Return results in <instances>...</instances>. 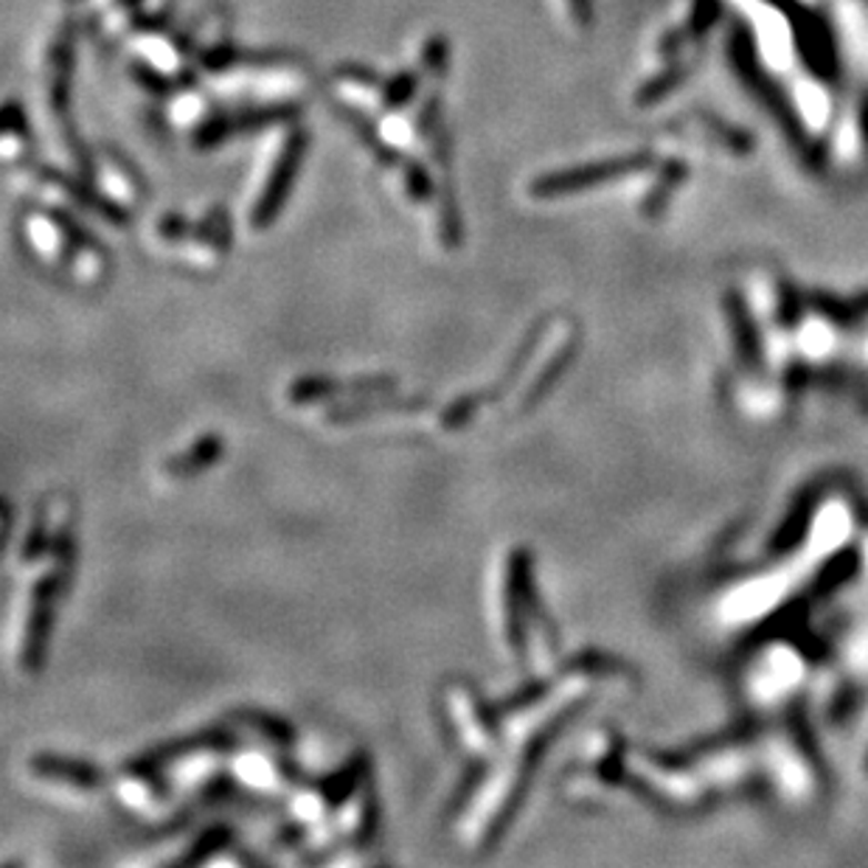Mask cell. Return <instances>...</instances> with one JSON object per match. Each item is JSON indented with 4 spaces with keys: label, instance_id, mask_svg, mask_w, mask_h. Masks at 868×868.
I'll return each mask as SVG.
<instances>
[{
    "label": "cell",
    "instance_id": "1",
    "mask_svg": "<svg viewBox=\"0 0 868 868\" xmlns=\"http://www.w3.org/2000/svg\"><path fill=\"white\" fill-rule=\"evenodd\" d=\"M444 714L453 737L475 756H486L501 743V714L478 695L473 683L453 680L444 686Z\"/></svg>",
    "mask_w": 868,
    "mask_h": 868
},
{
    "label": "cell",
    "instance_id": "2",
    "mask_svg": "<svg viewBox=\"0 0 868 868\" xmlns=\"http://www.w3.org/2000/svg\"><path fill=\"white\" fill-rule=\"evenodd\" d=\"M306 144H310V135L304 130H293L284 141L282 152L273 161V169L268 174V183H264L262 194H259L256 205L251 211V225L256 231H264L276 222L279 211H282L284 200H287L290 186L295 183V174H299L301 161H304Z\"/></svg>",
    "mask_w": 868,
    "mask_h": 868
},
{
    "label": "cell",
    "instance_id": "3",
    "mask_svg": "<svg viewBox=\"0 0 868 868\" xmlns=\"http://www.w3.org/2000/svg\"><path fill=\"white\" fill-rule=\"evenodd\" d=\"M68 587V579L60 571L51 568L49 574L40 576L31 591V607L29 618H26L23 633V653H20V666L26 672L40 669L42 658H46V647H49L51 624H54V607L60 593Z\"/></svg>",
    "mask_w": 868,
    "mask_h": 868
},
{
    "label": "cell",
    "instance_id": "4",
    "mask_svg": "<svg viewBox=\"0 0 868 868\" xmlns=\"http://www.w3.org/2000/svg\"><path fill=\"white\" fill-rule=\"evenodd\" d=\"M532 585V559L526 548H512L504 579V635L515 658H526L528 649V616L526 593Z\"/></svg>",
    "mask_w": 868,
    "mask_h": 868
},
{
    "label": "cell",
    "instance_id": "5",
    "mask_svg": "<svg viewBox=\"0 0 868 868\" xmlns=\"http://www.w3.org/2000/svg\"><path fill=\"white\" fill-rule=\"evenodd\" d=\"M299 115V110L293 104H273V108H251V110H240V113L231 115H220V119L209 121L203 124V130L198 132V144L200 147H216L220 141L234 139L240 132H253L259 127L276 124V121H290Z\"/></svg>",
    "mask_w": 868,
    "mask_h": 868
},
{
    "label": "cell",
    "instance_id": "6",
    "mask_svg": "<svg viewBox=\"0 0 868 868\" xmlns=\"http://www.w3.org/2000/svg\"><path fill=\"white\" fill-rule=\"evenodd\" d=\"M396 388V377H388V374H380V377H360V380H326V377H304L299 383L290 385V402L295 405H310V402L317 400H332L337 394H363V396H374V394H388V391Z\"/></svg>",
    "mask_w": 868,
    "mask_h": 868
},
{
    "label": "cell",
    "instance_id": "7",
    "mask_svg": "<svg viewBox=\"0 0 868 868\" xmlns=\"http://www.w3.org/2000/svg\"><path fill=\"white\" fill-rule=\"evenodd\" d=\"M29 770L46 781H60V785L77 787V790H99L104 785V773L99 767L79 759H62L54 754L31 756Z\"/></svg>",
    "mask_w": 868,
    "mask_h": 868
},
{
    "label": "cell",
    "instance_id": "8",
    "mask_svg": "<svg viewBox=\"0 0 868 868\" xmlns=\"http://www.w3.org/2000/svg\"><path fill=\"white\" fill-rule=\"evenodd\" d=\"M420 411H431V402L422 400V396H405V400L383 396V400H363L354 402V405L330 407L326 422L330 425H352V422L372 420L374 414H420Z\"/></svg>",
    "mask_w": 868,
    "mask_h": 868
},
{
    "label": "cell",
    "instance_id": "9",
    "mask_svg": "<svg viewBox=\"0 0 868 868\" xmlns=\"http://www.w3.org/2000/svg\"><path fill=\"white\" fill-rule=\"evenodd\" d=\"M222 455V438L209 433V436H200L186 453H178L172 458H166L163 464V473L172 475V478H194L203 470H209L211 464Z\"/></svg>",
    "mask_w": 868,
    "mask_h": 868
},
{
    "label": "cell",
    "instance_id": "10",
    "mask_svg": "<svg viewBox=\"0 0 868 868\" xmlns=\"http://www.w3.org/2000/svg\"><path fill=\"white\" fill-rule=\"evenodd\" d=\"M231 723L248 725V728L256 730L259 737H264L268 743L276 745V748H290V745H293V728H290L282 717H273V714L256 711V708H236V711L231 714Z\"/></svg>",
    "mask_w": 868,
    "mask_h": 868
},
{
    "label": "cell",
    "instance_id": "11",
    "mask_svg": "<svg viewBox=\"0 0 868 868\" xmlns=\"http://www.w3.org/2000/svg\"><path fill=\"white\" fill-rule=\"evenodd\" d=\"M231 840H234V832L225 827V824H214V827L203 829L198 840L186 849V855L174 857L172 866H198V862L209 860L211 855L222 849H231Z\"/></svg>",
    "mask_w": 868,
    "mask_h": 868
},
{
    "label": "cell",
    "instance_id": "12",
    "mask_svg": "<svg viewBox=\"0 0 868 868\" xmlns=\"http://www.w3.org/2000/svg\"><path fill=\"white\" fill-rule=\"evenodd\" d=\"M571 349H574V343H571V341H565L563 346L557 349V354H554V357L548 360V363H545L543 369H539L537 380H534V383L528 385L526 396H523V405H521L523 411H528V407H534V405H537V402L543 400V394H545V391H548V388H552V385H554V380H557L559 374H563L565 363H568V357H571Z\"/></svg>",
    "mask_w": 868,
    "mask_h": 868
},
{
    "label": "cell",
    "instance_id": "13",
    "mask_svg": "<svg viewBox=\"0 0 868 868\" xmlns=\"http://www.w3.org/2000/svg\"><path fill=\"white\" fill-rule=\"evenodd\" d=\"M51 548V537H49V504L37 506L34 517L29 523V532L23 537V548H20V559L23 563H37L42 554Z\"/></svg>",
    "mask_w": 868,
    "mask_h": 868
},
{
    "label": "cell",
    "instance_id": "14",
    "mask_svg": "<svg viewBox=\"0 0 868 868\" xmlns=\"http://www.w3.org/2000/svg\"><path fill=\"white\" fill-rule=\"evenodd\" d=\"M548 692H552V680H534V683H528V686H523V689H517L515 695L504 697V700H497L495 708L501 717H515V714L528 711V708H532L534 703L543 700Z\"/></svg>",
    "mask_w": 868,
    "mask_h": 868
},
{
    "label": "cell",
    "instance_id": "15",
    "mask_svg": "<svg viewBox=\"0 0 868 868\" xmlns=\"http://www.w3.org/2000/svg\"><path fill=\"white\" fill-rule=\"evenodd\" d=\"M484 779H486V765H484V761H481V759H478V761H473V765H470L467 770H464L462 781H458V785H455L453 796H450V801H447V818H450V815H458L464 807H467L470 801H473V796L481 790V785H484Z\"/></svg>",
    "mask_w": 868,
    "mask_h": 868
},
{
    "label": "cell",
    "instance_id": "16",
    "mask_svg": "<svg viewBox=\"0 0 868 868\" xmlns=\"http://www.w3.org/2000/svg\"><path fill=\"white\" fill-rule=\"evenodd\" d=\"M486 391H478V394H467L462 396V400H455L453 405L447 407L442 414V420H438V425L444 427V431H458V427L467 425L470 420H473L475 414L481 411V405H486Z\"/></svg>",
    "mask_w": 868,
    "mask_h": 868
},
{
    "label": "cell",
    "instance_id": "17",
    "mask_svg": "<svg viewBox=\"0 0 868 868\" xmlns=\"http://www.w3.org/2000/svg\"><path fill=\"white\" fill-rule=\"evenodd\" d=\"M416 88H420V77H416V73H396L394 79H388V82L383 84L385 108H402V104H407L414 99Z\"/></svg>",
    "mask_w": 868,
    "mask_h": 868
},
{
    "label": "cell",
    "instance_id": "18",
    "mask_svg": "<svg viewBox=\"0 0 868 868\" xmlns=\"http://www.w3.org/2000/svg\"><path fill=\"white\" fill-rule=\"evenodd\" d=\"M402 178H405L407 194H411V198H414L416 203H425V200H431L433 183H431V178H427V172L420 166V163L405 161V166H402Z\"/></svg>",
    "mask_w": 868,
    "mask_h": 868
},
{
    "label": "cell",
    "instance_id": "19",
    "mask_svg": "<svg viewBox=\"0 0 868 868\" xmlns=\"http://www.w3.org/2000/svg\"><path fill=\"white\" fill-rule=\"evenodd\" d=\"M447 60H450V46L444 37H431L425 42V49H422V62H425V71L433 73V77H442L447 71Z\"/></svg>",
    "mask_w": 868,
    "mask_h": 868
},
{
    "label": "cell",
    "instance_id": "20",
    "mask_svg": "<svg viewBox=\"0 0 868 868\" xmlns=\"http://www.w3.org/2000/svg\"><path fill=\"white\" fill-rule=\"evenodd\" d=\"M132 73H135V79H141V84H144V88L155 90V93H166V90L172 88L166 79L158 77V73L152 71L150 65H141V62H135V65H132Z\"/></svg>",
    "mask_w": 868,
    "mask_h": 868
},
{
    "label": "cell",
    "instance_id": "21",
    "mask_svg": "<svg viewBox=\"0 0 868 868\" xmlns=\"http://www.w3.org/2000/svg\"><path fill=\"white\" fill-rule=\"evenodd\" d=\"M571 12H574V18L579 20H587V0H571Z\"/></svg>",
    "mask_w": 868,
    "mask_h": 868
}]
</instances>
